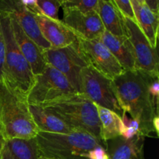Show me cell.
Wrapping results in <instances>:
<instances>
[{"label":"cell","mask_w":159,"mask_h":159,"mask_svg":"<svg viewBox=\"0 0 159 159\" xmlns=\"http://www.w3.org/2000/svg\"><path fill=\"white\" fill-rule=\"evenodd\" d=\"M61 7L77 10L84 14L97 12L99 0H64Z\"/></svg>","instance_id":"7402d4cb"},{"label":"cell","mask_w":159,"mask_h":159,"mask_svg":"<svg viewBox=\"0 0 159 159\" xmlns=\"http://www.w3.org/2000/svg\"><path fill=\"white\" fill-rule=\"evenodd\" d=\"M114 3L116 4V7L119 9L120 12L121 13L122 16L124 19H128L131 21L136 23V19H135L134 12L133 7H132L130 0H113Z\"/></svg>","instance_id":"cb8c5ba5"},{"label":"cell","mask_w":159,"mask_h":159,"mask_svg":"<svg viewBox=\"0 0 159 159\" xmlns=\"http://www.w3.org/2000/svg\"><path fill=\"white\" fill-rule=\"evenodd\" d=\"M126 37L133 49L135 68L152 78H158V57L155 48H152L138 25L128 19H124Z\"/></svg>","instance_id":"9c48e42d"},{"label":"cell","mask_w":159,"mask_h":159,"mask_svg":"<svg viewBox=\"0 0 159 159\" xmlns=\"http://www.w3.org/2000/svg\"><path fill=\"white\" fill-rule=\"evenodd\" d=\"M0 12H6L15 19L25 34L35 42L42 51L52 48L51 44L43 38L34 15L25 8L21 1H0Z\"/></svg>","instance_id":"8fae6325"},{"label":"cell","mask_w":159,"mask_h":159,"mask_svg":"<svg viewBox=\"0 0 159 159\" xmlns=\"http://www.w3.org/2000/svg\"><path fill=\"white\" fill-rule=\"evenodd\" d=\"M5 57H6V44H5L2 31L1 23H0V81H2V82L4 79Z\"/></svg>","instance_id":"d4e9b609"},{"label":"cell","mask_w":159,"mask_h":159,"mask_svg":"<svg viewBox=\"0 0 159 159\" xmlns=\"http://www.w3.org/2000/svg\"><path fill=\"white\" fill-rule=\"evenodd\" d=\"M0 23L6 44L3 82L13 91L26 97L34 84V75L19 49L7 13L0 12Z\"/></svg>","instance_id":"5b68a950"},{"label":"cell","mask_w":159,"mask_h":159,"mask_svg":"<svg viewBox=\"0 0 159 159\" xmlns=\"http://www.w3.org/2000/svg\"><path fill=\"white\" fill-rule=\"evenodd\" d=\"M29 110L39 131L67 134L75 130L70 127L57 115L45 107L29 105Z\"/></svg>","instance_id":"ac0fdd59"},{"label":"cell","mask_w":159,"mask_h":159,"mask_svg":"<svg viewBox=\"0 0 159 159\" xmlns=\"http://www.w3.org/2000/svg\"><path fill=\"white\" fill-rule=\"evenodd\" d=\"M136 23L152 48L156 49L158 37L159 15L152 12L144 0H130Z\"/></svg>","instance_id":"e0dca14e"},{"label":"cell","mask_w":159,"mask_h":159,"mask_svg":"<svg viewBox=\"0 0 159 159\" xmlns=\"http://www.w3.org/2000/svg\"><path fill=\"white\" fill-rule=\"evenodd\" d=\"M0 131L5 140L30 139L39 130L34 124L26 96L0 81Z\"/></svg>","instance_id":"7a4b0ae2"},{"label":"cell","mask_w":159,"mask_h":159,"mask_svg":"<svg viewBox=\"0 0 159 159\" xmlns=\"http://www.w3.org/2000/svg\"><path fill=\"white\" fill-rule=\"evenodd\" d=\"M99 39L119 62L124 71L136 70L133 49L126 36L116 37L104 30Z\"/></svg>","instance_id":"2e32d148"},{"label":"cell","mask_w":159,"mask_h":159,"mask_svg":"<svg viewBox=\"0 0 159 159\" xmlns=\"http://www.w3.org/2000/svg\"><path fill=\"white\" fill-rule=\"evenodd\" d=\"M37 4L42 15L58 20V9L61 6L60 0H37Z\"/></svg>","instance_id":"603a6c76"},{"label":"cell","mask_w":159,"mask_h":159,"mask_svg":"<svg viewBox=\"0 0 159 159\" xmlns=\"http://www.w3.org/2000/svg\"><path fill=\"white\" fill-rule=\"evenodd\" d=\"M37 159H55V158H48V157H45V156H40Z\"/></svg>","instance_id":"83f0119b"},{"label":"cell","mask_w":159,"mask_h":159,"mask_svg":"<svg viewBox=\"0 0 159 159\" xmlns=\"http://www.w3.org/2000/svg\"><path fill=\"white\" fill-rule=\"evenodd\" d=\"M40 156L36 138L6 139L0 159H37Z\"/></svg>","instance_id":"d6986e66"},{"label":"cell","mask_w":159,"mask_h":159,"mask_svg":"<svg viewBox=\"0 0 159 159\" xmlns=\"http://www.w3.org/2000/svg\"><path fill=\"white\" fill-rule=\"evenodd\" d=\"M77 41L79 50L89 66L107 79L113 80L124 71L122 66L99 38L85 40L77 37Z\"/></svg>","instance_id":"30bf717a"},{"label":"cell","mask_w":159,"mask_h":159,"mask_svg":"<svg viewBox=\"0 0 159 159\" xmlns=\"http://www.w3.org/2000/svg\"><path fill=\"white\" fill-rule=\"evenodd\" d=\"M148 7L155 13L159 15V2L158 0H144Z\"/></svg>","instance_id":"484cf974"},{"label":"cell","mask_w":159,"mask_h":159,"mask_svg":"<svg viewBox=\"0 0 159 159\" xmlns=\"http://www.w3.org/2000/svg\"><path fill=\"white\" fill-rule=\"evenodd\" d=\"M46 63L65 76L77 93H81V74L89 66L78 45V41L61 48H51L43 51Z\"/></svg>","instance_id":"52a82bcc"},{"label":"cell","mask_w":159,"mask_h":159,"mask_svg":"<svg viewBox=\"0 0 159 159\" xmlns=\"http://www.w3.org/2000/svg\"><path fill=\"white\" fill-rule=\"evenodd\" d=\"M35 138L40 156L55 159H91L96 147L107 149V143L81 130L67 134L39 131Z\"/></svg>","instance_id":"3957f363"},{"label":"cell","mask_w":159,"mask_h":159,"mask_svg":"<svg viewBox=\"0 0 159 159\" xmlns=\"http://www.w3.org/2000/svg\"><path fill=\"white\" fill-rule=\"evenodd\" d=\"M43 38L52 48H61L77 41L75 34L61 20H55L43 15H34Z\"/></svg>","instance_id":"4fadbf2b"},{"label":"cell","mask_w":159,"mask_h":159,"mask_svg":"<svg viewBox=\"0 0 159 159\" xmlns=\"http://www.w3.org/2000/svg\"><path fill=\"white\" fill-rule=\"evenodd\" d=\"M61 20L77 37L85 40L99 39L103 34V25L97 12L84 14L77 10L63 8Z\"/></svg>","instance_id":"7c38bea8"},{"label":"cell","mask_w":159,"mask_h":159,"mask_svg":"<svg viewBox=\"0 0 159 159\" xmlns=\"http://www.w3.org/2000/svg\"><path fill=\"white\" fill-rule=\"evenodd\" d=\"M81 93L96 105L112 110L122 116L123 111L115 93L113 80L107 79L90 66L82 71Z\"/></svg>","instance_id":"ba28073f"},{"label":"cell","mask_w":159,"mask_h":159,"mask_svg":"<svg viewBox=\"0 0 159 159\" xmlns=\"http://www.w3.org/2000/svg\"><path fill=\"white\" fill-rule=\"evenodd\" d=\"M9 17L14 38L19 49L29 63L34 76L40 74L47 66L46 61L43 57V51L25 34L15 19L10 16Z\"/></svg>","instance_id":"5bb4252c"},{"label":"cell","mask_w":159,"mask_h":159,"mask_svg":"<svg viewBox=\"0 0 159 159\" xmlns=\"http://www.w3.org/2000/svg\"><path fill=\"white\" fill-rule=\"evenodd\" d=\"M152 79L154 78L134 70L124 71L113 80L123 113L129 114L131 119L138 121L140 134L144 138L154 136V119L158 116V109L149 93V85Z\"/></svg>","instance_id":"6da1fadb"},{"label":"cell","mask_w":159,"mask_h":159,"mask_svg":"<svg viewBox=\"0 0 159 159\" xmlns=\"http://www.w3.org/2000/svg\"><path fill=\"white\" fill-rule=\"evenodd\" d=\"M98 15L105 30L116 37L126 36L124 17L113 0H99Z\"/></svg>","instance_id":"ffe728a7"},{"label":"cell","mask_w":159,"mask_h":159,"mask_svg":"<svg viewBox=\"0 0 159 159\" xmlns=\"http://www.w3.org/2000/svg\"><path fill=\"white\" fill-rule=\"evenodd\" d=\"M75 93L65 76L47 64L45 69L34 76V84L26 98L29 105L43 106Z\"/></svg>","instance_id":"8992f818"},{"label":"cell","mask_w":159,"mask_h":159,"mask_svg":"<svg viewBox=\"0 0 159 159\" xmlns=\"http://www.w3.org/2000/svg\"><path fill=\"white\" fill-rule=\"evenodd\" d=\"M4 141H5L4 137H3L2 132L0 131V153H1V151H2V146H3V144H4Z\"/></svg>","instance_id":"4316f807"},{"label":"cell","mask_w":159,"mask_h":159,"mask_svg":"<svg viewBox=\"0 0 159 159\" xmlns=\"http://www.w3.org/2000/svg\"><path fill=\"white\" fill-rule=\"evenodd\" d=\"M144 137L137 134L130 139L118 137L107 142L109 159H145Z\"/></svg>","instance_id":"9a60e30c"},{"label":"cell","mask_w":159,"mask_h":159,"mask_svg":"<svg viewBox=\"0 0 159 159\" xmlns=\"http://www.w3.org/2000/svg\"><path fill=\"white\" fill-rule=\"evenodd\" d=\"M100 122V139L108 141L122 136L125 127L120 116L112 110L96 105Z\"/></svg>","instance_id":"44dd1931"},{"label":"cell","mask_w":159,"mask_h":159,"mask_svg":"<svg viewBox=\"0 0 159 159\" xmlns=\"http://www.w3.org/2000/svg\"><path fill=\"white\" fill-rule=\"evenodd\" d=\"M41 107L55 113L73 129L87 132L101 141L96 104L82 93H72Z\"/></svg>","instance_id":"277c9868"}]
</instances>
